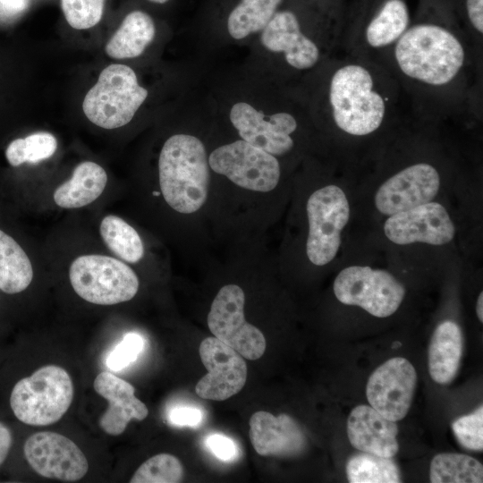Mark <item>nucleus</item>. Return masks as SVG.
<instances>
[{"instance_id":"f257e3e1","label":"nucleus","mask_w":483,"mask_h":483,"mask_svg":"<svg viewBox=\"0 0 483 483\" xmlns=\"http://www.w3.org/2000/svg\"><path fill=\"white\" fill-rule=\"evenodd\" d=\"M394 57L409 79L431 87L453 81L462 72L466 51L458 36L434 21L411 24L394 43Z\"/></svg>"},{"instance_id":"f03ea898","label":"nucleus","mask_w":483,"mask_h":483,"mask_svg":"<svg viewBox=\"0 0 483 483\" xmlns=\"http://www.w3.org/2000/svg\"><path fill=\"white\" fill-rule=\"evenodd\" d=\"M332 119L343 132L367 136L383 124L387 97L372 70L360 63H349L332 75L328 89Z\"/></svg>"},{"instance_id":"7ed1b4c3","label":"nucleus","mask_w":483,"mask_h":483,"mask_svg":"<svg viewBox=\"0 0 483 483\" xmlns=\"http://www.w3.org/2000/svg\"><path fill=\"white\" fill-rule=\"evenodd\" d=\"M209 165L202 141L190 134H174L165 142L158 159L159 184L166 203L191 214L206 202Z\"/></svg>"},{"instance_id":"20e7f679","label":"nucleus","mask_w":483,"mask_h":483,"mask_svg":"<svg viewBox=\"0 0 483 483\" xmlns=\"http://www.w3.org/2000/svg\"><path fill=\"white\" fill-rule=\"evenodd\" d=\"M73 383L68 372L56 365L44 366L13 386L10 405L15 417L33 426L57 422L73 399Z\"/></svg>"},{"instance_id":"39448f33","label":"nucleus","mask_w":483,"mask_h":483,"mask_svg":"<svg viewBox=\"0 0 483 483\" xmlns=\"http://www.w3.org/2000/svg\"><path fill=\"white\" fill-rule=\"evenodd\" d=\"M148 95L131 67L114 64L102 70L87 92L82 110L97 126L115 129L131 122Z\"/></svg>"},{"instance_id":"423d86ee","label":"nucleus","mask_w":483,"mask_h":483,"mask_svg":"<svg viewBox=\"0 0 483 483\" xmlns=\"http://www.w3.org/2000/svg\"><path fill=\"white\" fill-rule=\"evenodd\" d=\"M69 278L74 292L97 305H114L131 300L139 279L125 263L103 255H84L72 263Z\"/></svg>"},{"instance_id":"0eeeda50","label":"nucleus","mask_w":483,"mask_h":483,"mask_svg":"<svg viewBox=\"0 0 483 483\" xmlns=\"http://www.w3.org/2000/svg\"><path fill=\"white\" fill-rule=\"evenodd\" d=\"M309 233L306 253L316 266L330 263L342 242V232L350 219L349 200L339 186L330 184L315 191L307 206Z\"/></svg>"},{"instance_id":"6e6552de","label":"nucleus","mask_w":483,"mask_h":483,"mask_svg":"<svg viewBox=\"0 0 483 483\" xmlns=\"http://www.w3.org/2000/svg\"><path fill=\"white\" fill-rule=\"evenodd\" d=\"M336 299L346 305L359 306L377 318L393 315L404 296V286L388 271L368 266L343 268L334 281Z\"/></svg>"},{"instance_id":"1a4fd4ad","label":"nucleus","mask_w":483,"mask_h":483,"mask_svg":"<svg viewBox=\"0 0 483 483\" xmlns=\"http://www.w3.org/2000/svg\"><path fill=\"white\" fill-rule=\"evenodd\" d=\"M309 4L310 0H284L260 31L264 47L282 53L286 63L297 70L312 68L320 57L318 46L303 30Z\"/></svg>"},{"instance_id":"9d476101","label":"nucleus","mask_w":483,"mask_h":483,"mask_svg":"<svg viewBox=\"0 0 483 483\" xmlns=\"http://www.w3.org/2000/svg\"><path fill=\"white\" fill-rule=\"evenodd\" d=\"M244 303V292L240 286H223L212 301L208 326L215 337L243 358L255 360L263 356L267 343L262 332L246 321Z\"/></svg>"},{"instance_id":"9b49d317","label":"nucleus","mask_w":483,"mask_h":483,"mask_svg":"<svg viewBox=\"0 0 483 483\" xmlns=\"http://www.w3.org/2000/svg\"><path fill=\"white\" fill-rule=\"evenodd\" d=\"M208 165L215 173L253 191H270L280 179V165L275 157L243 140L213 150Z\"/></svg>"},{"instance_id":"f8f14e48","label":"nucleus","mask_w":483,"mask_h":483,"mask_svg":"<svg viewBox=\"0 0 483 483\" xmlns=\"http://www.w3.org/2000/svg\"><path fill=\"white\" fill-rule=\"evenodd\" d=\"M23 452L30 466L44 478L74 482L89 470V462L78 445L65 436L37 432L26 440Z\"/></svg>"},{"instance_id":"ddd939ff","label":"nucleus","mask_w":483,"mask_h":483,"mask_svg":"<svg viewBox=\"0 0 483 483\" xmlns=\"http://www.w3.org/2000/svg\"><path fill=\"white\" fill-rule=\"evenodd\" d=\"M199 353L208 370L195 386L200 398L225 401L243 388L248 369L244 358L237 351L211 336L200 343Z\"/></svg>"},{"instance_id":"4468645a","label":"nucleus","mask_w":483,"mask_h":483,"mask_svg":"<svg viewBox=\"0 0 483 483\" xmlns=\"http://www.w3.org/2000/svg\"><path fill=\"white\" fill-rule=\"evenodd\" d=\"M417 374L412 364L402 357H394L370 375L366 395L372 408L392 421L403 419L413 400Z\"/></svg>"},{"instance_id":"2eb2a0df","label":"nucleus","mask_w":483,"mask_h":483,"mask_svg":"<svg viewBox=\"0 0 483 483\" xmlns=\"http://www.w3.org/2000/svg\"><path fill=\"white\" fill-rule=\"evenodd\" d=\"M384 232L398 245L420 242L441 246L453 241L455 226L446 208L430 201L389 216Z\"/></svg>"},{"instance_id":"dca6fc26","label":"nucleus","mask_w":483,"mask_h":483,"mask_svg":"<svg viewBox=\"0 0 483 483\" xmlns=\"http://www.w3.org/2000/svg\"><path fill=\"white\" fill-rule=\"evenodd\" d=\"M439 188L437 169L428 163H416L381 184L375 195V206L381 214L389 216L432 201Z\"/></svg>"},{"instance_id":"f3484780","label":"nucleus","mask_w":483,"mask_h":483,"mask_svg":"<svg viewBox=\"0 0 483 483\" xmlns=\"http://www.w3.org/2000/svg\"><path fill=\"white\" fill-rule=\"evenodd\" d=\"M229 118L243 140L273 156L284 155L293 147L291 135L298 124L289 113L265 115L246 102H237L232 106Z\"/></svg>"},{"instance_id":"a211bd4d","label":"nucleus","mask_w":483,"mask_h":483,"mask_svg":"<svg viewBox=\"0 0 483 483\" xmlns=\"http://www.w3.org/2000/svg\"><path fill=\"white\" fill-rule=\"evenodd\" d=\"M249 425L251 445L259 455L297 456L306 448L302 429L288 414L275 416L259 411L252 414Z\"/></svg>"},{"instance_id":"6ab92c4d","label":"nucleus","mask_w":483,"mask_h":483,"mask_svg":"<svg viewBox=\"0 0 483 483\" xmlns=\"http://www.w3.org/2000/svg\"><path fill=\"white\" fill-rule=\"evenodd\" d=\"M94 389L105 398L109 406L99 419L100 428L108 435L119 436L131 419L143 420L148 414L144 402L135 396V388L110 372L99 373Z\"/></svg>"},{"instance_id":"aec40b11","label":"nucleus","mask_w":483,"mask_h":483,"mask_svg":"<svg viewBox=\"0 0 483 483\" xmlns=\"http://www.w3.org/2000/svg\"><path fill=\"white\" fill-rule=\"evenodd\" d=\"M347 434L351 445L362 452L393 458L399 451L398 427L368 405H359L350 413Z\"/></svg>"},{"instance_id":"412c9836","label":"nucleus","mask_w":483,"mask_h":483,"mask_svg":"<svg viewBox=\"0 0 483 483\" xmlns=\"http://www.w3.org/2000/svg\"><path fill=\"white\" fill-rule=\"evenodd\" d=\"M464 338L460 326L453 320L438 324L428 347V372L431 378L446 385L456 377L463 353Z\"/></svg>"},{"instance_id":"4be33fe9","label":"nucleus","mask_w":483,"mask_h":483,"mask_svg":"<svg viewBox=\"0 0 483 483\" xmlns=\"http://www.w3.org/2000/svg\"><path fill=\"white\" fill-rule=\"evenodd\" d=\"M411 25L406 0H376L364 25V40L371 48L387 47L400 38Z\"/></svg>"},{"instance_id":"5701e85b","label":"nucleus","mask_w":483,"mask_h":483,"mask_svg":"<svg viewBox=\"0 0 483 483\" xmlns=\"http://www.w3.org/2000/svg\"><path fill=\"white\" fill-rule=\"evenodd\" d=\"M284 0H221L225 28L234 39L260 32Z\"/></svg>"},{"instance_id":"b1692460","label":"nucleus","mask_w":483,"mask_h":483,"mask_svg":"<svg viewBox=\"0 0 483 483\" xmlns=\"http://www.w3.org/2000/svg\"><path fill=\"white\" fill-rule=\"evenodd\" d=\"M107 175L102 166L85 161L73 170L70 180L56 188L55 204L64 208H78L96 200L104 191Z\"/></svg>"},{"instance_id":"393cba45","label":"nucleus","mask_w":483,"mask_h":483,"mask_svg":"<svg viewBox=\"0 0 483 483\" xmlns=\"http://www.w3.org/2000/svg\"><path fill=\"white\" fill-rule=\"evenodd\" d=\"M156 35L153 18L146 12L129 13L120 27L108 40L105 51L114 59L134 58L140 55Z\"/></svg>"},{"instance_id":"a878e982","label":"nucleus","mask_w":483,"mask_h":483,"mask_svg":"<svg viewBox=\"0 0 483 483\" xmlns=\"http://www.w3.org/2000/svg\"><path fill=\"white\" fill-rule=\"evenodd\" d=\"M32 278L29 257L13 238L0 230V290L9 294L21 292Z\"/></svg>"},{"instance_id":"bb28decb","label":"nucleus","mask_w":483,"mask_h":483,"mask_svg":"<svg viewBox=\"0 0 483 483\" xmlns=\"http://www.w3.org/2000/svg\"><path fill=\"white\" fill-rule=\"evenodd\" d=\"M429 479L432 483H481L483 467L466 454L439 453L431 461Z\"/></svg>"},{"instance_id":"cd10ccee","label":"nucleus","mask_w":483,"mask_h":483,"mask_svg":"<svg viewBox=\"0 0 483 483\" xmlns=\"http://www.w3.org/2000/svg\"><path fill=\"white\" fill-rule=\"evenodd\" d=\"M100 234L107 248L123 260L136 263L142 258V241L136 230L123 219L106 216L101 221Z\"/></svg>"},{"instance_id":"c85d7f7f","label":"nucleus","mask_w":483,"mask_h":483,"mask_svg":"<svg viewBox=\"0 0 483 483\" xmlns=\"http://www.w3.org/2000/svg\"><path fill=\"white\" fill-rule=\"evenodd\" d=\"M346 475L351 483L401 482L400 470L391 458L365 452L350 457Z\"/></svg>"},{"instance_id":"c756f323","label":"nucleus","mask_w":483,"mask_h":483,"mask_svg":"<svg viewBox=\"0 0 483 483\" xmlns=\"http://www.w3.org/2000/svg\"><path fill=\"white\" fill-rule=\"evenodd\" d=\"M184 470L180 460L169 453H158L145 461L135 471L131 483H176Z\"/></svg>"},{"instance_id":"7c9ffc66","label":"nucleus","mask_w":483,"mask_h":483,"mask_svg":"<svg viewBox=\"0 0 483 483\" xmlns=\"http://www.w3.org/2000/svg\"><path fill=\"white\" fill-rule=\"evenodd\" d=\"M105 0H62V9L70 26L86 30L102 18Z\"/></svg>"},{"instance_id":"2f4dec72","label":"nucleus","mask_w":483,"mask_h":483,"mask_svg":"<svg viewBox=\"0 0 483 483\" xmlns=\"http://www.w3.org/2000/svg\"><path fill=\"white\" fill-rule=\"evenodd\" d=\"M453 434L462 446L471 451L483 449V407L460 417L452 424Z\"/></svg>"},{"instance_id":"473e14b6","label":"nucleus","mask_w":483,"mask_h":483,"mask_svg":"<svg viewBox=\"0 0 483 483\" xmlns=\"http://www.w3.org/2000/svg\"><path fill=\"white\" fill-rule=\"evenodd\" d=\"M144 347V340L136 333L126 334L106 360L112 371H120L134 362Z\"/></svg>"},{"instance_id":"72a5a7b5","label":"nucleus","mask_w":483,"mask_h":483,"mask_svg":"<svg viewBox=\"0 0 483 483\" xmlns=\"http://www.w3.org/2000/svg\"><path fill=\"white\" fill-rule=\"evenodd\" d=\"M20 142L24 161L31 164L49 158L57 148L56 139L49 132H36Z\"/></svg>"},{"instance_id":"f704fd0d","label":"nucleus","mask_w":483,"mask_h":483,"mask_svg":"<svg viewBox=\"0 0 483 483\" xmlns=\"http://www.w3.org/2000/svg\"><path fill=\"white\" fill-rule=\"evenodd\" d=\"M206 445L219 460L228 462L233 460L237 454L234 441L222 434H213L207 437Z\"/></svg>"},{"instance_id":"c9c22d12","label":"nucleus","mask_w":483,"mask_h":483,"mask_svg":"<svg viewBox=\"0 0 483 483\" xmlns=\"http://www.w3.org/2000/svg\"><path fill=\"white\" fill-rule=\"evenodd\" d=\"M203 415L199 409L192 406H175L167 414L169 423L177 427H198Z\"/></svg>"},{"instance_id":"e433bc0d","label":"nucleus","mask_w":483,"mask_h":483,"mask_svg":"<svg viewBox=\"0 0 483 483\" xmlns=\"http://www.w3.org/2000/svg\"><path fill=\"white\" fill-rule=\"evenodd\" d=\"M469 23L479 34L483 33V0H464Z\"/></svg>"},{"instance_id":"4c0bfd02","label":"nucleus","mask_w":483,"mask_h":483,"mask_svg":"<svg viewBox=\"0 0 483 483\" xmlns=\"http://www.w3.org/2000/svg\"><path fill=\"white\" fill-rule=\"evenodd\" d=\"M28 6V0H0V22L19 17Z\"/></svg>"},{"instance_id":"58836bf2","label":"nucleus","mask_w":483,"mask_h":483,"mask_svg":"<svg viewBox=\"0 0 483 483\" xmlns=\"http://www.w3.org/2000/svg\"><path fill=\"white\" fill-rule=\"evenodd\" d=\"M12 446V435L10 430L0 422V465L6 459Z\"/></svg>"},{"instance_id":"ea45409f","label":"nucleus","mask_w":483,"mask_h":483,"mask_svg":"<svg viewBox=\"0 0 483 483\" xmlns=\"http://www.w3.org/2000/svg\"><path fill=\"white\" fill-rule=\"evenodd\" d=\"M476 312L479 320L482 323L483 322V292H481L478 297L477 305H476Z\"/></svg>"},{"instance_id":"a19ab883","label":"nucleus","mask_w":483,"mask_h":483,"mask_svg":"<svg viewBox=\"0 0 483 483\" xmlns=\"http://www.w3.org/2000/svg\"><path fill=\"white\" fill-rule=\"evenodd\" d=\"M150 3L157 4H164L168 3L170 0H148Z\"/></svg>"},{"instance_id":"79ce46f5","label":"nucleus","mask_w":483,"mask_h":483,"mask_svg":"<svg viewBox=\"0 0 483 483\" xmlns=\"http://www.w3.org/2000/svg\"><path fill=\"white\" fill-rule=\"evenodd\" d=\"M402 343L400 342H394L392 344V348H397V347H400Z\"/></svg>"}]
</instances>
